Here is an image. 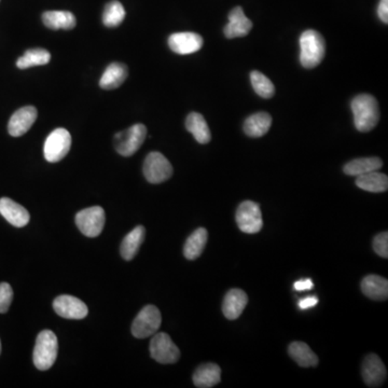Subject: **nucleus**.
Segmentation results:
<instances>
[{
  "mask_svg": "<svg viewBox=\"0 0 388 388\" xmlns=\"http://www.w3.org/2000/svg\"><path fill=\"white\" fill-rule=\"evenodd\" d=\"M354 122L359 132H370L380 120L379 103L370 94H360L352 101Z\"/></svg>",
  "mask_w": 388,
  "mask_h": 388,
  "instance_id": "f257e3e1",
  "label": "nucleus"
},
{
  "mask_svg": "<svg viewBox=\"0 0 388 388\" xmlns=\"http://www.w3.org/2000/svg\"><path fill=\"white\" fill-rule=\"evenodd\" d=\"M300 62L305 68L316 67L325 58L326 42L318 31L307 29L300 37Z\"/></svg>",
  "mask_w": 388,
  "mask_h": 388,
  "instance_id": "f03ea898",
  "label": "nucleus"
},
{
  "mask_svg": "<svg viewBox=\"0 0 388 388\" xmlns=\"http://www.w3.org/2000/svg\"><path fill=\"white\" fill-rule=\"evenodd\" d=\"M58 342L54 332L50 330H43L37 337L35 345L34 359L35 366L41 371L50 369L58 357Z\"/></svg>",
  "mask_w": 388,
  "mask_h": 388,
  "instance_id": "7ed1b4c3",
  "label": "nucleus"
},
{
  "mask_svg": "<svg viewBox=\"0 0 388 388\" xmlns=\"http://www.w3.org/2000/svg\"><path fill=\"white\" fill-rule=\"evenodd\" d=\"M162 323V316L158 307L147 305L139 312L133 321L132 333L137 339H146L158 332Z\"/></svg>",
  "mask_w": 388,
  "mask_h": 388,
  "instance_id": "20e7f679",
  "label": "nucleus"
},
{
  "mask_svg": "<svg viewBox=\"0 0 388 388\" xmlns=\"http://www.w3.org/2000/svg\"><path fill=\"white\" fill-rule=\"evenodd\" d=\"M147 127L142 123L133 125L115 136V150L123 156H131L144 144Z\"/></svg>",
  "mask_w": 388,
  "mask_h": 388,
  "instance_id": "39448f33",
  "label": "nucleus"
},
{
  "mask_svg": "<svg viewBox=\"0 0 388 388\" xmlns=\"http://www.w3.org/2000/svg\"><path fill=\"white\" fill-rule=\"evenodd\" d=\"M72 147V136L67 129H56L49 135L45 143V158L51 163H56L67 156Z\"/></svg>",
  "mask_w": 388,
  "mask_h": 388,
  "instance_id": "423d86ee",
  "label": "nucleus"
},
{
  "mask_svg": "<svg viewBox=\"0 0 388 388\" xmlns=\"http://www.w3.org/2000/svg\"><path fill=\"white\" fill-rule=\"evenodd\" d=\"M150 354L156 362L163 364H175L180 358L179 348L164 332L156 333L151 339Z\"/></svg>",
  "mask_w": 388,
  "mask_h": 388,
  "instance_id": "0eeeda50",
  "label": "nucleus"
},
{
  "mask_svg": "<svg viewBox=\"0 0 388 388\" xmlns=\"http://www.w3.org/2000/svg\"><path fill=\"white\" fill-rule=\"evenodd\" d=\"M235 217L240 230L247 234L258 233L264 227L261 209L254 202H243L237 209Z\"/></svg>",
  "mask_w": 388,
  "mask_h": 388,
  "instance_id": "6e6552de",
  "label": "nucleus"
},
{
  "mask_svg": "<svg viewBox=\"0 0 388 388\" xmlns=\"http://www.w3.org/2000/svg\"><path fill=\"white\" fill-rule=\"evenodd\" d=\"M144 175L150 184H162L172 177V164L163 154L154 151L145 160Z\"/></svg>",
  "mask_w": 388,
  "mask_h": 388,
  "instance_id": "1a4fd4ad",
  "label": "nucleus"
},
{
  "mask_svg": "<svg viewBox=\"0 0 388 388\" xmlns=\"http://www.w3.org/2000/svg\"><path fill=\"white\" fill-rule=\"evenodd\" d=\"M105 221V211L101 207H89L76 215V225L88 237L99 236L103 231Z\"/></svg>",
  "mask_w": 388,
  "mask_h": 388,
  "instance_id": "9d476101",
  "label": "nucleus"
},
{
  "mask_svg": "<svg viewBox=\"0 0 388 388\" xmlns=\"http://www.w3.org/2000/svg\"><path fill=\"white\" fill-rule=\"evenodd\" d=\"M53 309L60 317L67 319H82L89 313L84 302L67 295L56 298L53 302Z\"/></svg>",
  "mask_w": 388,
  "mask_h": 388,
  "instance_id": "9b49d317",
  "label": "nucleus"
},
{
  "mask_svg": "<svg viewBox=\"0 0 388 388\" xmlns=\"http://www.w3.org/2000/svg\"><path fill=\"white\" fill-rule=\"evenodd\" d=\"M387 371L381 358L375 354H370L362 362V379L369 387H380L385 382Z\"/></svg>",
  "mask_w": 388,
  "mask_h": 388,
  "instance_id": "f8f14e48",
  "label": "nucleus"
},
{
  "mask_svg": "<svg viewBox=\"0 0 388 388\" xmlns=\"http://www.w3.org/2000/svg\"><path fill=\"white\" fill-rule=\"evenodd\" d=\"M38 117V111L34 106H25L19 108L13 113L8 124L9 134L13 137H19L29 132Z\"/></svg>",
  "mask_w": 388,
  "mask_h": 388,
  "instance_id": "ddd939ff",
  "label": "nucleus"
},
{
  "mask_svg": "<svg viewBox=\"0 0 388 388\" xmlns=\"http://www.w3.org/2000/svg\"><path fill=\"white\" fill-rule=\"evenodd\" d=\"M204 40L195 33H176L168 38V47L172 52L180 56H187L197 52L203 47Z\"/></svg>",
  "mask_w": 388,
  "mask_h": 388,
  "instance_id": "4468645a",
  "label": "nucleus"
},
{
  "mask_svg": "<svg viewBox=\"0 0 388 388\" xmlns=\"http://www.w3.org/2000/svg\"><path fill=\"white\" fill-rule=\"evenodd\" d=\"M252 22L244 15L242 8L236 7L229 15V23L225 25L223 33L228 39L240 38L250 34Z\"/></svg>",
  "mask_w": 388,
  "mask_h": 388,
  "instance_id": "2eb2a0df",
  "label": "nucleus"
},
{
  "mask_svg": "<svg viewBox=\"0 0 388 388\" xmlns=\"http://www.w3.org/2000/svg\"><path fill=\"white\" fill-rule=\"evenodd\" d=\"M0 213L8 223L17 228L25 227L31 219L27 209L9 197L0 199Z\"/></svg>",
  "mask_w": 388,
  "mask_h": 388,
  "instance_id": "dca6fc26",
  "label": "nucleus"
},
{
  "mask_svg": "<svg viewBox=\"0 0 388 388\" xmlns=\"http://www.w3.org/2000/svg\"><path fill=\"white\" fill-rule=\"evenodd\" d=\"M248 303V297L242 289H231L223 303V312L227 318L235 321L242 315L243 311Z\"/></svg>",
  "mask_w": 388,
  "mask_h": 388,
  "instance_id": "f3484780",
  "label": "nucleus"
},
{
  "mask_svg": "<svg viewBox=\"0 0 388 388\" xmlns=\"http://www.w3.org/2000/svg\"><path fill=\"white\" fill-rule=\"evenodd\" d=\"M221 381V369L218 364H201L193 374L194 385L199 388H211Z\"/></svg>",
  "mask_w": 388,
  "mask_h": 388,
  "instance_id": "a211bd4d",
  "label": "nucleus"
},
{
  "mask_svg": "<svg viewBox=\"0 0 388 388\" xmlns=\"http://www.w3.org/2000/svg\"><path fill=\"white\" fill-rule=\"evenodd\" d=\"M362 290L366 297L375 301H385L388 298V282L379 275H368L362 280Z\"/></svg>",
  "mask_w": 388,
  "mask_h": 388,
  "instance_id": "6ab92c4d",
  "label": "nucleus"
},
{
  "mask_svg": "<svg viewBox=\"0 0 388 388\" xmlns=\"http://www.w3.org/2000/svg\"><path fill=\"white\" fill-rule=\"evenodd\" d=\"M127 78V67L122 63H111L99 80V86L104 90L118 89Z\"/></svg>",
  "mask_w": 388,
  "mask_h": 388,
  "instance_id": "aec40b11",
  "label": "nucleus"
},
{
  "mask_svg": "<svg viewBox=\"0 0 388 388\" xmlns=\"http://www.w3.org/2000/svg\"><path fill=\"white\" fill-rule=\"evenodd\" d=\"M186 127L193 135L199 144H209L211 142V129L207 125V120L201 113H191L186 120Z\"/></svg>",
  "mask_w": 388,
  "mask_h": 388,
  "instance_id": "412c9836",
  "label": "nucleus"
},
{
  "mask_svg": "<svg viewBox=\"0 0 388 388\" xmlns=\"http://www.w3.org/2000/svg\"><path fill=\"white\" fill-rule=\"evenodd\" d=\"M382 166H383V162L381 159L371 156V158L355 159L348 164H345L343 170L346 175L358 177V176L364 175L368 172H376Z\"/></svg>",
  "mask_w": 388,
  "mask_h": 388,
  "instance_id": "4be33fe9",
  "label": "nucleus"
},
{
  "mask_svg": "<svg viewBox=\"0 0 388 388\" xmlns=\"http://www.w3.org/2000/svg\"><path fill=\"white\" fill-rule=\"evenodd\" d=\"M145 234H146V230L144 227L138 225L124 237V240L121 244V256L123 257V259L127 261L134 259L139 248L144 243Z\"/></svg>",
  "mask_w": 388,
  "mask_h": 388,
  "instance_id": "5701e85b",
  "label": "nucleus"
},
{
  "mask_svg": "<svg viewBox=\"0 0 388 388\" xmlns=\"http://www.w3.org/2000/svg\"><path fill=\"white\" fill-rule=\"evenodd\" d=\"M271 125L272 117L268 113H254L245 121L244 132L250 137L264 136Z\"/></svg>",
  "mask_w": 388,
  "mask_h": 388,
  "instance_id": "b1692460",
  "label": "nucleus"
},
{
  "mask_svg": "<svg viewBox=\"0 0 388 388\" xmlns=\"http://www.w3.org/2000/svg\"><path fill=\"white\" fill-rule=\"evenodd\" d=\"M288 353L290 356L303 368H309V366H316L318 364V357L313 350H311L309 345L305 342H293L288 348Z\"/></svg>",
  "mask_w": 388,
  "mask_h": 388,
  "instance_id": "393cba45",
  "label": "nucleus"
},
{
  "mask_svg": "<svg viewBox=\"0 0 388 388\" xmlns=\"http://www.w3.org/2000/svg\"><path fill=\"white\" fill-rule=\"evenodd\" d=\"M207 239H209V232L207 229L199 228L194 231L188 237L185 247H184V254L186 258L188 260H195L199 258L207 246Z\"/></svg>",
  "mask_w": 388,
  "mask_h": 388,
  "instance_id": "a878e982",
  "label": "nucleus"
},
{
  "mask_svg": "<svg viewBox=\"0 0 388 388\" xmlns=\"http://www.w3.org/2000/svg\"><path fill=\"white\" fill-rule=\"evenodd\" d=\"M356 185L364 191L380 193V192H385L388 189V178L385 174H382L376 170V172L358 176L356 179Z\"/></svg>",
  "mask_w": 388,
  "mask_h": 388,
  "instance_id": "bb28decb",
  "label": "nucleus"
},
{
  "mask_svg": "<svg viewBox=\"0 0 388 388\" xmlns=\"http://www.w3.org/2000/svg\"><path fill=\"white\" fill-rule=\"evenodd\" d=\"M43 24L50 29H72L76 17L70 11H47L42 15Z\"/></svg>",
  "mask_w": 388,
  "mask_h": 388,
  "instance_id": "cd10ccee",
  "label": "nucleus"
},
{
  "mask_svg": "<svg viewBox=\"0 0 388 388\" xmlns=\"http://www.w3.org/2000/svg\"><path fill=\"white\" fill-rule=\"evenodd\" d=\"M51 60V54L45 49H31L24 53V56L19 58L17 62V66L19 70L34 67L47 65Z\"/></svg>",
  "mask_w": 388,
  "mask_h": 388,
  "instance_id": "c85d7f7f",
  "label": "nucleus"
},
{
  "mask_svg": "<svg viewBox=\"0 0 388 388\" xmlns=\"http://www.w3.org/2000/svg\"><path fill=\"white\" fill-rule=\"evenodd\" d=\"M125 10L122 3L113 0L107 3L103 13V23L107 27H117L124 21Z\"/></svg>",
  "mask_w": 388,
  "mask_h": 388,
  "instance_id": "c756f323",
  "label": "nucleus"
},
{
  "mask_svg": "<svg viewBox=\"0 0 388 388\" xmlns=\"http://www.w3.org/2000/svg\"><path fill=\"white\" fill-rule=\"evenodd\" d=\"M250 81H252L254 92L259 96L264 97V99H271L272 96L275 93L274 84L262 72H257V70L252 72V74H250Z\"/></svg>",
  "mask_w": 388,
  "mask_h": 388,
  "instance_id": "7c9ffc66",
  "label": "nucleus"
},
{
  "mask_svg": "<svg viewBox=\"0 0 388 388\" xmlns=\"http://www.w3.org/2000/svg\"><path fill=\"white\" fill-rule=\"evenodd\" d=\"M13 290L8 283L0 284V313H6L13 303Z\"/></svg>",
  "mask_w": 388,
  "mask_h": 388,
  "instance_id": "2f4dec72",
  "label": "nucleus"
},
{
  "mask_svg": "<svg viewBox=\"0 0 388 388\" xmlns=\"http://www.w3.org/2000/svg\"><path fill=\"white\" fill-rule=\"evenodd\" d=\"M373 250L382 258H388V233L382 232L374 236Z\"/></svg>",
  "mask_w": 388,
  "mask_h": 388,
  "instance_id": "473e14b6",
  "label": "nucleus"
},
{
  "mask_svg": "<svg viewBox=\"0 0 388 388\" xmlns=\"http://www.w3.org/2000/svg\"><path fill=\"white\" fill-rule=\"evenodd\" d=\"M378 15L383 23H388V0H381L378 7Z\"/></svg>",
  "mask_w": 388,
  "mask_h": 388,
  "instance_id": "72a5a7b5",
  "label": "nucleus"
},
{
  "mask_svg": "<svg viewBox=\"0 0 388 388\" xmlns=\"http://www.w3.org/2000/svg\"><path fill=\"white\" fill-rule=\"evenodd\" d=\"M318 303V299L316 297H307L305 299L300 300L299 307L301 309H311Z\"/></svg>",
  "mask_w": 388,
  "mask_h": 388,
  "instance_id": "f704fd0d",
  "label": "nucleus"
},
{
  "mask_svg": "<svg viewBox=\"0 0 388 388\" xmlns=\"http://www.w3.org/2000/svg\"><path fill=\"white\" fill-rule=\"evenodd\" d=\"M314 287V284L311 280H302L295 283V289L297 291H305V290H311Z\"/></svg>",
  "mask_w": 388,
  "mask_h": 388,
  "instance_id": "c9c22d12",
  "label": "nucleus"
},
{
  "mask_svg": "<svg viewBox=\"0 0 388 388\" xmlns=\"http://www.w3.org/2000/svg\"><path fill=\"white\" fill-rule=\"evenodd\" d=\"M0 353H1V342H0Z\"/></svg>",
  "mask_w": 388,
  "mask_h": 388,
  "instance_id": "e433bc0d",
  "label": "nucleus"
}]
</instances>
